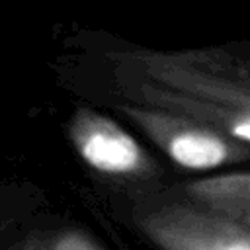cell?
<instances>
[{"instance_id": "obj_5", "label": "cell", "mask_w": 250, "mask_h": 250, "mask_svg": "<svg viewBox=\"0 0 250 250\" xmlns=\"http://www.w3.org/2000/svg\"><path fill=\"white\" fill-rule=\"evenodd\" d=\"M47 250H104L94 238L80 230H64L57 236H49Z\"/></svg>"}, {"instance_id": "obj_3", "label": "cell", "mask_w": 250, "mask_h": 250, "mask_svg": "<svg viewBox=\"0 0 250 250\" xmlns=\"http://www.w3.org/2000/svg\"><path fill=\"white\" fill-rule=\"evenodd\" d=\"M139 223L164 250H250L248 232L182 207L154 209Z\"/></svg>"}, {"instance_id": "obj_6", "label": "cell", "mask_w": 250, "mask_h": 250, "mask_svg": "<svg viewBox=\"0 0 250 250\" xmlns=\"http://www.w3.org/2000/svg\"><path fill=\"white\" fill-rule=\"evenodd\" d=\"M47 242L49 236H45L43 232H31L12 250H47Z\"/></svg>"}, {"instance_id": "obj_1", "label": "cell", "mask_w": 250, "mask_h": 250, "mask_svg": "<svg viewBox=\"0 0 250 250\" xmlns=\"http://www.w3.org/2000/svg\"><path fill=\"white\" fill-rule=\"evenodd\" d=\"M121 111L184 168L205 170L230 156V145L219 133L178 111L141 105H123Z\"/></svg>"}, {"instance_id": "obj_4", "label": "cell", "mask_w": 250, "mask_h": 250, "mask_svg": "<svg viewBox=\"0 0 250 250\" xmlns=\"http://www.w3.org/2000/svg\"><path fill=\"white\" fill-rule=\"evenodd\" d=\"M139 98L154 107H164L170 111H178L188 117H197L205 123H213L230 135L244 139L250 143V107H234V105H219L211 104L205 98H197L186 92H178L174 88L162 86L158 82H141L137 86Z\"/></svg>"}, {"instance_id": "obj_2", "label": "cell", "mask_w": 250, "mask_h": 250, "mask_svg": "<svg viewBox=\"0 0 250 250\" xmlns=\"http://www.w3.org/2000/svg\"><path fill=\"white\" fill-rule=\"evenodd\" d=\"M68 139L78 156L96 172L113 178H137L150 172L145 148L113 119L78 107L68 123Z\"/></svg>"}]
</instances>
